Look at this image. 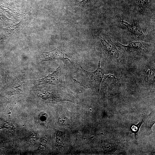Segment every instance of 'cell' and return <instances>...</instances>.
<instances>
[{
    "label": "cell",
    "mask_w": 155,
    "mask_h": 155,
    "mask_svg": "<svg viewBox=\"0 0 155 155\" xmlns=\"http://www.w3.org/2000/svg\"><path fill=\"white\" fill-rule=\"evenodd\" d=\"M122 24L131 33L135 35L140 36L143 34L142 30L138 28L133 25H131L124 20L120 21Z\"/></svg>",
    "instance_id": "obj_7"
},
{
    "label": "cell",
    "mask_w": 155,
    "mask_h": 155,
    "mask_svg": "<svg viewBox=\"0 0 155 155\" xmlns=\"http://www.w3.org/2000/svg\"><path fill=\"white\" fill-rule=\"evenodd\" d=\"M99 39L103 51L110 57L115 59L119 58V51L111 40L108 42L104 39L99 38Z\"/></svg>",
    "instance_id": "obj_4"
},
{
    "label": "cell",
    "mask_w": 155,
    "mask_h": 155,
    "mask_svg": "<svg viewBox=\"0 0 155 155\" xmlns=\"http://www.w3.org/2000/svg\"><path fill=\"white\" fill-rule=\"evenodd\" d=\"M62 134L59 133L57 135L56 141L58 144H62L63 141V137Z\"/></svg>",
    "instance_id": "obj_10"
},
{
    "label": "cell",
    "mask_w": 155,
    "mask_h": 155,
    "mask_svg": "<svg viewBox=\"0 0 155 155\" xmlns=\"http://www.w3.org/2000/svg\"><path fill=\"white\" fill-rule=\"evenodd\" d=\"M34 81L36 85H52L66 88L63 65L61 63L59 66L52 73L42 79Z\"/></svg>",
    "instance_id": "obj_2"
},
{
    "label": "cell",
    "mask_w": 155,
    "mask_h": 155,
    "mask_svg": "<svg viewBox=\"0 0 155 155\" xmlns=\"http://www.w3.org/2000/svg\"><path fill=\"white\" fill-rule=\"evenodd\" d=\"M148 0H137L138 5L141 8H143L145 7Z\"/></svg>",
    "instance_id": "obj_9"
},
{
    "label": "cell",
    "mask_w": 155,
    "mask_h": 155,
    "mask_svg": "<svg viewBox=\"0 0 155 155\" xmlns=\"http://www.w3.org/2000/svg\"><path fill=\"white\" fill-rule=\"evenodd\" d=\"M113 43L123 51L128 52L140 51L144 45V43L140 42H132L127 45H123L118 42Z\"/></svg>",
    "instance_id": "obj_5"
},
{
    "label": "cell",
    "mask_w": 155,
    "mask_h": 155,
    "mask_svg": "<svg viewBox=\"0 0 155 155\" xmlns=\"http://www.w3.org/2000/svg\"><path fill=\"white\" fill-rule=\"evenodd\" d=\"M146 75L147 82L149 84H153L154 82V73L152 71L148 70Z\"/></svg>",
    "instance_id": "obj_8"
},
{
    "label": "cell",
    "mask_w": 155,
    "mask_h": 155,
    "mask_svg": "<svg viewBox=\"0 0 155 155\" xmlns=\"http://www.w3.org/2000/svg\"><path fill=\"white\" fill-rule=\"evenodd\" d=\"M42 61L55 60H68L72 64L70 57L64 50L57 49L47 52H42L41 56Z\"/></svg>",
    "instance_id": "obj_3"
},
{
    "label": "cell",
    "mask_w": 155,
    "mask_h": 155,
    "mask_svg": "<svg viewBox=\"0 0 155 155\" xmlns=\"http://www.w3.org/2000/svg\"><path fill=\"white\" fill-rule=\"evenodd\" d=\"M103 79L102 84V88H105L111 85L115 84L119 80L114 75L111 74L104 75Z\"/></svg>",
    "instance_id": "obj_6"
},
{
    "label": "cell",
    "mask_w": 155,
    "mask_h": 155,
    "mask_svg": "<svg viewBox=\"0 0 155 155\" xmlns=\"http://www.w3.org/2000/svg\"><path fill=\"white\" fill-rule=\"evenodd\" d=\"M91 0H83L80 2V3L81 5L84 6L90 2Z\"/></svg>",
    "instance_id": "obj_11"
},
{
    "label": "cell",
    "mask_w": 155,
    "mask_h": 155,
    "mask_svg": "<svg viewBox=\"0 0 155 155\" xmlns=\"http://www.w3.org/2000/svg\"><path fill=\"white\" fill-rule=\"evenodd\" d=\"M100 58L96 69L93 72L85 70L78 64V75L77 79H74V82L84 88L95 91H98L104 75V71L100 66Z\"/></svg>",
    "instance_id": "obj_1"
}]
</instances>
